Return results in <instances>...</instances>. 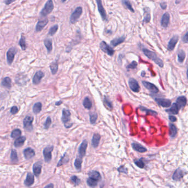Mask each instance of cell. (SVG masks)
<instances>
[{
	"label": "cell",
	"mask_w": 188,
	"mask_h": 188,
	"mask_svg": "<svg viewBox=\"0 0 188 188\" xmlns=\"http://www.w3.org/2000/svg\"><path fill=\"white\" fill-rule=\"evenodd\" d=\"M83 9L82 7H77L71 15L70 22L71 24H75L77 22L79 18L82 15Z\"/></svg>",
	"instance_id": "cell-4"
},
{
	"label": "cell",
	"mask_w": 188,
	"mask_h": 188,
	"mask_svg": "<svg viewBox=\"0 0 188 188\" xmlns=\"http://www.w3.org/2000/svg\"><path fill=\"white\" fill-rule=\"evenodd\" d=\"M100 48L104 52L106 53L108 55L112 56L114 53V50L108 44H107L105 41H103L99 45Z\"/></svg>",
	"instance_id": "cell-7"
},
{
	"label": "cell",
	"mask_w": 188,
	"mask_h": 188,
	"mask_svg": "<svg viewBox=\"0 0 188 188\" xmlns=\"http://www.w3.org/2000/svg\"><path fill=\"white\" fill-rule=\"evenodd\" d=\"M89 118H90L91 124H94L95 123L97 120L98 118V115L96 113H89Z\"/></svg>",
	"instance_id": "cell-47"
},
{
	"label": "cell",
	"mask_w": 188,
	"mask_h": 188,
	"mask_svg": "<svg viewBox=\"0 0 188 188\" xmlns=\"http://www.w3.org/2000/svg\"><path fill=\"white\" fill-rule=\"evenodd\" d=\"M169 120H171V122H175L177 120V118L173 116H169Z\"/></svg>",
	"instance_id": "cell-57"
},
{
	"label": "cell",
	"mask_w": 188,
	"mask_h": 188,
	"mask_svg": "<svg viewBox=\"0 0 188 188\" xmlns=\"http://www.w3.org/2000/svg\"><path fill=\"white\" fill-rule=\"evenodd\" d=\"M18 45L20 46V47L22 50H24V51L25 50V49L27 48V46H26V42H25V38L24 37L23 35L21 36V38L20 39L19 43H18Z\"/></svg>",
	"instance_id": "cell-39"
},
{
	"label": "cell",
	"mask_w": 188,
	"mask_h": 188,
	"mask_svg": "<svg viewBox=\"0 0 188 188\" xmlns=\"http://www.w3.org/2000/svg\"><path fill=\"white\" fill-rule=\"evenodd\" d=\"M125 37L124 36L121 37L120 38H115L110 41V44L114 47H116L117 46L123 43L125 41Z\"/></svg>",
	"instance_id": "cell-26"
},
{
	"label": "cell",
	"mask_w": 188,
	"mask_h": 188,
	"mask_svg": "<svg viewBox=\"0 0 188 188\" xmlns=\"http://www.w3.org/2000/svg\"><path fill=\"white\" fill-rule=\"evenodd\" d=\"M144 19L143 20V22L146 23H149L151 19V15H150V12L149 8H145L144 9Z\"/></svg>",
	"instance_id": "cell-36"
},
{
	"label": "cell",
	"mask_w": 188,
	"mask_h": 188,
	"mask_svg": "<svg viewBox=\"0 0 188 188\" xmlns=\"http://www.w3.org/2000/svg\"><path fill=\"white\" fill-rule=\"evenodd\" d=\"M21 135V131L19 129H16L14 130H13L11 133V136L12 138H18L19 136Z\"/></svg>",
	"instance_id": "cell-44"
},
{
	"label": "cell",
	"mask_w": 188,
	"mask_h": 188,
	"mask_svg": "<svg viewBox=\"0 0 188 188\" xmlns=\"http://www.w3.org/2000/svg\"><path fill=\"white\" fill-rule=\"evenodd\" d=\"M137 66V63L136 61H133L131 62V63H130V64H129L126 68L127 69H135L136 68Z\"/></svg>",
	"instance_id": "cell-52"
},
{
	"label": "cell",
	"mask_w": 188,
	"mask_h": 188,
	"mask_svg": "<svg viewBox=\"0 0 188 188\" xmlns=\"http://www.w3.org/2000/svg\"><path fill=\"white\" fill-rule=\"evenodd\" d=\"M11 83H12L11 79L9 77H5L2 79L1 82V85L3 87L9 89L11 88Z\"/></svg>",
	"instance_id": "cell-29"
},
{
	"label": "cell",
	"mask_w": 188,
	"mask_h": 188,
	"mask_svg": "<svg viewBox=\"0 0 188 188\" xmlns=\"http://www.w3.org/2000/svg\"><path fill=\"white\" fill-rule=\"evenodd\" d=\"M182 40L184 43H188V31L184 35V37L182 38Z\"/></svg>",
	"instance_id": "cell-55"
},
{
	"label": "cell",
	"mask_w": 188,
	"mask_h": 188,
	"mask_svg": "<svg viewBox=\"0 0 188 188\" xmlns=\"http://www.w3.org/2000/svg\"><path fill=\"white\" fill-rule=\"evenodd\" d=\"M104 104L109 109L111 110L113 108V105H112L111 101L108 99V98H106V97L104 98Z\"/></svg>",
	"instance_id": "cell-50"
},
{
	"label": "cell",
	"mask_w": 188,
	"mask_h": 188,
	"mask_svg": "<svg viewBox=\"0 0 188 188\" xmlns=\"http://www.w3.org/2000/svg\"><path fill=\"white\" fill-rule=\"evenodd\" d=\"M26 140V138L25 136H21L17 138L14 143V146L16 147H19L23 145L24 143Z\"/></svg>",
	"instance_id": "cell-30"
},
{
	"label": "cell",
	"mask_w": 188,
	"mask_h": 188,
	"mask_svg": "<svg viewBox=\"0 0 188 188\" xmlns=\"http://www.w3.org/2000/svg\"><path fill=\"white\" fill-rule=\"evenodd\" d=\"M88 175L89 178H91L95 181H99L102 179L100 173L97 171H91L88 173Z\"/></svg>",
	"instance_id": "cell-31"
},
{
	"label": "cell",
	"mask_w": 188,
	"mask_h": 188,
	"mask_svg": "<svg viewBox=\"0 0 188 188\" xmlns=\"http://www.w3.org/2000/svg\"><path fill=\"white\" fill-rule=\"evenodd\" d=\"M54 7V6L53 0H48L43 8L40 12V16L41 17H45L49 15L53 11Z\"/></svg>",
	"instance_id": "cell-2"
},
{
	"label": "cell",
	"mask_w": 188,
	"mask_h": 188,
	"mask_svg": "<svg viewBox=\"0 0 188 188\" xmlns=\"http://www.w3.org/2000/svg\"><path fill=\"white\" fill-rule=\"evenodd\" d=\"M44 188H54V185L53 184H49L45 187Z\"/></svg>",
	"instance_id": "cell-59"
},
{
	"label": "cell",
	"mask_w": 188,
	"mask_h": 188,
	"mask_svg": "<svg viewBox=\"0 0 188 188\" xmlns=\"http://www.w3.org/2000/svg\"><path fill=\"white\" fill-rule=\"evenodd\" d=\"M41 108H42V104L38 102L35 103L33 107V111L34 114H38L40 113L41 111Z\"/></svg>",
	"instance_id": "cell-33"
},
{
	"label": "cell",
	"mask_w": 188,
	"mask_h": 188,
	"mask_svg": "<svg viewBox=\"0 0 188 188\" xmlns=\"http://www.w3.org/2000/svg\"><path fill=\"white\" fill-rule=\"evenodd\" d=\"M184 176V173L182 170L180 169H177L173 174L172 178L173 180L175 181H179Z\"/></svg>",
	"instance_id": "cell-22"
},
{
	"label": "cell",
	"mask_w": 188,
	"mask_h": 188,
	"mask_svg": "<svg viewBox=\"0 0 188 188\" xmlns=\"http://www.w3.org/2000/svg\"><path fill=\"white\" fill-rule=\"evenodd\" d=\"M185 52L183 50H180L178 53V60L179 62L180 63H183L184 62V60L185 58Z\"/></svg>",
	"instance_id": "cell-38"
},
{
	"label": "cell",
	"mask_w": 188,
	"mask_h": 188,
	"mask_svg": "<svg viewBox=\"0 0 188 188\" xmlns=\"http://www.w3.org/2000/svg\"><path fill=\"white\" fill-rule=\"evenodd\" d=\"M44 44L47 49V53H50L53 50V41L51 39L47 38L44 40Z\"/></svg>",
	"instance_id": "cell-24"
},
{
	"label": "cell",
	"mask_w": 188,
	"mask_h": 188,
	"mask_svg": "<svg viewBox=\"0 0 188 188\" xmlns=\"http://www.w3.org/2000/svg\"><path fill=\"white\" fill-rule=\"evenodd\" d=\"M140 109L141 111L145 112L148 114H151V115H153V116H156L157 114V113L156 111H152V110H149L146 108H145V107L141 106V107H140Z\"/></svg>",
	"instance_id": "cell-45"
},
{
	"label": "cell",
	"mask_w": 188,
	"mask_h": 188,
	"mask_svg": "<svg viewBox=\"0 0 188 188\" xmlns=\"http://www.w3.org/2000/svg\"><path fill=\"white\" fill-rule=\"evenodd\" d=\"M16 0H4V2L6 5H9L12 3L15 2Z\"/></svg>",
	"instance_id": "cell-56"
},
{
	"label": "cell",
	"mask_w": 188,
	"mask_h": 188,
	"mask_svg": "<svg viewBox=\"0 0 188 188\" xmlns=\"http://www.w3.org/2000/svg\"><path fill=\"white\" fill-rule=\"evenodd\" d=\"M34 120L33 117L31 116H27L23 120V127L25 130L27 132H31L33 129V127L32 125L33 122Z\"/></svg>",
	"instance_id": "cell-5"
},
{
	"label": "cell",
	"mask_w": 188,
	"mask_h": 188,
	"mask_svg": "<svg viewBox=\"0 0 188 188\" xmlns=\"http://www.w3.org/2000/svg\"><path fill=\"white\" fill-rule=\"evenodd\" d=\"M142 83L144 85V86L147 89H148L151 92L155 94V93H157L158 92V89L153 84L146 81H142Z\"/></svg>",
	"instance_id": "cell-13"
},
{
	"label": "cell",
	"mask_w": 188,
	"mask_h": 188,
	"mask_svg": "<svg viewBox=\"0 0 188 188\" xmlns=\"http://www.w3.org/2000/svg\"><path fill=\"white\" fill-rule=\"evenodd\" d=\"M160 6L163 9H165L167 8V3L165 2H162L160 4Z\"/></svg>",
	"instance_id": "cell-58"
},
{
	"label": "cell",
	"mask_w": 188,
	"mask_h": 188,
	"mask_svg": "<svg viewBox=\"0 0 188 188\" xmlns=\"http://www.w3.org/2000/svg\"><path fill=\"white\" fill-rule=\"evenodd\" d=\"M69 157L67 155L66 153H65L63 155V157H61V158L60 159V160L59 161L57 165V167H60L61 165H65V163H67L68 161H69Z\"/></svg>",
	"instance_id": "cell-34"
},
{
	"label": "cell",
	"mask_w": 188,
	"mask_h": 188,
	"mask_svg": "<svg viewBox=\"0 0 188 188\" xmlns=\"http://www.w3.org/2000/svg\"><path fill=\"white\" fill-rule=\"evenodd\" d=\"M118 171L119 172H121V173H127V169L123 165L120 166L119 168H118Z\"/></svg>",
	"instance_id": "cell-54"
},
{
	"label": "cell",
	"mask_w": 188,
	"mask_h": 188,
	"mask_svg": "<svg viewBox=\"0 0 188 188\" xmlns=\"http://www.w3.org/2000/svg\"><path fill=\"white\" fill-rule=\"evenodd\" d=\"M11 160L13 162H17L18 161L17 153L15 150H12L11 153Z\"/></svg>",
	"instance_id": "cell-43"
},
{
	"label": "cell",
	"mask_w": 188,
	"mask_h": 188,
	"mask_svg": "<svg viewBox=\"0 0 188 188\" xmlns=\"http://www.w3.org/2000/svg\"><path fill=\"white\" fill-rule=\"evenodd\" d=\"M87 183L88 185H89V187H92V188L95 187L97 185V181L94 180L91 178H89L87 180Z\"/></svg>",
	"instance_id": "cell-46"
},
{
	"label": "cell",
	"mask_w": 188,
	"mask_h": 188,
	"mask_svg": "<svg viewBox=\"0 0 188 188\" xmlns=\"http://www.w3.org/2000/svg\"><path fill=\"white\" fill-rule=\"evenodd\" d=\"M142 51L146 57H147L149 59L153 60L159 67L162 68L163 67L164 64L163 61L157 56L156 53L151 51L146 48H143L142 50Z\"/></svg>",
	"instance_id": "cell-1"
},
{
	"label": "cell",
	"mask_w": 188,
	"mask_h": 188,
	"mask_svg": "<svg viewBox=\"0 0 188 188\" xmlns=\"http://www.w3.org/2000/svg\"><path fill=\"white\" fill-rule=\"evenodd\" d=\"M50 68L52 74L55 75L58 70V64L56 62H53L50 65Z\"/></svg>",
	"instance_id": "cell-35"
},
{
	"label": "cell",
	"mask_w": 188,
	"mask_h": 188,
	"mask_svg": "<svg viewBox=\"0 0 188 188\" xmlns=\"http://www.w3.org/2000/svg\"><path fill=\"white\" fill-rule=\"evenodd\" d=\"M34 182V175H33V174H31V173H28L27 175L25 180L24 182V184L26 186L29 187L33 184Z\"/></svg>",
	"instance_id": "cell-21"
},
{
	"label": "cell",
	"mask_w": 188,
	"mask_h": 188,
	"mask_svg": "<svg viewBox=\"0 0 188 188\" xmlns=\"http://www.w3.org/2000/svg\"><path fill=\"white\" fill-rule=\"evenodd\" d=\"M23 154L24 157L27 159H29L33 158L35 156V153L33 149L31 147H28L24 150Z\"/></svg>",
	"instance_id": "cell-18"
},
{
	"label": "cell",
	"mask_w": 188,
	"mask_h": 188,
	"mask_svg": "<svg viewBox=\"0 0 188 188\" xmlns=\"http://www.w3.org/2000/svg\"><path fill=\"white\" fill-rule=\"evenodd\" d=\"M101 136L99 134H94L92 139V145L94 148H97L99 143Z\"/></svg>",
	"instance_id": "cell-23"
},
{
	"label": "cell",
	"mask_w": 188,
	"mask_h": 188,
	"mask_svg": "<svg viewBox=\"0 0 188 188\" xmlns=\"http://www.w3.org/2000/svg\"><path fill=\"white\" fill-rule=\"evenodd\" d=\"M17 52V50L16 47H13L8 49L7 52V62L9 65H11L12 63Z\"/></svg>",
	"instance_id": "cell-8"
},
{
	"label": "cell",
	"mask_w": 188,
	"mask_h": 188,
	"mask_svg": "<svg viewBox=\"0 0 188 188\" xmlns=\"http://www.w3.org/2000/svg\"><path fill=\"white\" fill-rule=\"evenodd\" d=\"M18 112V108L17 106H13L10 110V112L12 114H16Z\"/></svg>",
	"instance_id": "cell-53"
},
{
	"label": "cell",
	"mask_w": 188,
	"mask_h": 188,
	"mask_svg": "<svg viewBox=\"0 0 188 188\" xmlns=\"http://www.w3.org/2000/svg\"><path fill=\"white\" fill-rule=\"evenodd\" d=\"M71 181H72L76 185H79V184L80 183V179L76 175H73V176L71 177Z\"/></svg>",
	"instance_id": "cell-51"
},
{
	"label": "cell",
	"mask_w": 188,
	"mask_h": 188,
	"mask_svg": "<svg viewBox=\"0 0 188 188\" xmlns=\"http://www.w3.org/2000/svg\"><path fill=\"white\" fill-rule=\"evenodd\" d=\"M62 103H63V102H62V101H58V102H56V104H55V105H56V106L60 105H61V104H62Z\"/></svg>",
	"instance_id": "cell-60"
},
{
	"label": "cell",
	"mask_w": 188,
	"mask_h": 188,
	"mask_svg": "<svg viewBox=\"0 0 188 188\" xmlns=\"http://www.w3.org/2000/svg\"><path fill=\"white\" fill-rule=\"evenodd\" d=\"M44 76V73L42 71H41V70L38 71L35 74V75L33 78V84H34V85L39 84Z\"/></svg>",
	"instance_id": "cell-14"
},
{
	"label": "cell",
	"mask_w": 188,
	"mask_h": 188,
	"mask_svg": "<svg viewBox=\"0 0 188 188\" xmlns=\"http://www.w3.org/2000/svg\"><path fill=\"white\" fill-rule=\"evenodd\" d=\"M187 102V98L184 96H179L176 100V104H177V105L178 106V107L180 109L184 108L186 105Z\"/></svg>",
	"instance_id": "cell-19"
},
{
	"label": "cell",
	"mask_w": 188,
	"mask_h": 188,
	"mask_svg": "<svg viewBox=\"0 0 188 188\" xmlns=\"http://www.w3.org/2000/svg\"><path fill=\"white\" fill-rule=\"evenodd\" d=\"M83 105L86 109H88V110H90L92 107V103L91 101L90 100V99L88 97H86L85 98V99L83 100Z\"/></svg>",
	"instance_id": "cell-37"
},
{
	"label": "cell",
	"mask_w": 188,
	"mask_h": 188,
	"mask_svg": "<svg viewBox=\"0 0 188 188\" xmlns=\"http://www.w3.org/2000/svg\"><path fill=\"white\" fill-rule=\"evenodd\" d=\"M95 1L97 2L98 12L102 17L103 21H107V15L106 13V11L103 6L102 0H95Z\"/></svg>",
	"instance_id": "cell-9"
},
{
	"label": "cell",
	"mask_w": 188,
	"mask_h": 188,
	"mask_svg": "<svg viewBox=\"0 0 188 188\" xmlns=\"http://www.w3.org/2000/svg\"><path fill=\"white\" fill-rule=\"evenodd\" d=\"M61 120L65 127L70 128L72 126V123L71 122V112L70 110L63 109Z\"/></svg>",
	"instance_id": "cell-3"
},
{
	"label": "cell",
	"mask_w": 188,
	"mask_h": 188,
	"mask_svg": "<svg viewBox=\"0 0 188 188\" xmlns=\"http://www.w3.org/2000/svg\"><path fill=\"white\" fill-rule=\"evenodd\" d=\"M27 76L26 75H24L22 73L19 74L16 76V83L17 84L19 85V86H21V82H22L21 80H22L23 85H24V84H26L27 82Z\"/></svg>",
	"instance_id": "cell-28"
},
{
	"label": "cell",
	"mask_w": 188,
	"mask_h": 188,
	"mask_svg": "<svg viewBox=\"0 0 188 188\" xmlns=\"http://www.w3.org/2000/svg\"><path fill=\"white\" fill-rule=\"evenodd\" d=\"M169 128H170V131H169V136L171 138H174L177 134L178 130L177 128L174 126L173 124L170 123L169 124Z\"/></svg>",
	"instance_id": "cell-32"
},
{
	"label": "cell",
	"mask_w": 188,
	"mask_h": 188,
	"mask_svg": "<svg viewBox=\"0 0 188 188\" xmlns=\"http://www.w3.org/2000/svg\"><path fill=\"white\" fill-rule=\"evenodd\" d=\"M42 168L41 162H37L34 164L33 166V171L36 177H38L41 173Z\"/></svg>",
	"instance_id": "cell-16"
},
{
	"label": "cell",
	"mask_w": 188,
	"mask_h": 188,
	"mask_svg": "<svg viewBox=\"0 0 188 188\" xmlns=\"http://www.w3.org/2000/svg\"><path fill=\"white\" fill-rule=\"evenodd\" d=\"M122 3L127 9L130 10L131 12L133 13L135 12L133 8L132 7V5L128 0H122Z\"/></svg>",
	"instance_id": "cell-40"
},
{
	"label": "cell",
	"mask_w": 188,
	"mask_h": 188,
	"mask_svg": "<svg viewBox=\"0 0 188 188\" xmlns=\"http://www.w3.org/2000/svg\"><path fill=\"white\" fill-rule=\"evenodd\" d=\"M82 158L78 157L77 158H76V159H75L74 165H75L76 168L77 170H81V166H82Z\"/></svg>",
	"instance_id": "cell-41"
},
{
	"label": "cell",
	"mask_w": 188,
	"mask_h": 188,
	"mask_svg": "<svg viewBox=\"0 0 188 188\" xmlns=\"http://www.w3.org/2000/svg\"><path fill=\"white\" fill-rule=\"evenodd\" d=\"M155 101L158 105L163 107H169L171 105V101L169 99L163 98H155Z\"/></svg>",
	"instance_id": "cell-11"
},
{
	"label": "cell",
	"mask_w": 188,
	"mask_h": 188,
	"mask_svg": "<svg viewBox=\"0 0 188 188\" xmlns=\"http://www.w3.org/2000/svg\"><path fill=\"white\" fill-rule=\"evenodd\" d=\"M135 164L140 168H143L145 167V165L144 162L142 161V158L138 159L137 161H135Z\"/></svg>",
	"instance_id": "cell-48"
},
{
	"label": "cell",
	"mask_w": 188,
	"mask_h": 188,
	"mask_svg": "<svg viewBox=\"0 0 188 188\" xmlns=\"http://www.w3.org/2000/svg\"><path fill=\"white\" fill-rule=\"evenodd\" d=\"M51 124V119L50 117H47V120L44 124V128L45 129H48Z\"/></svg>",
	"instance_id": "cell-49"
},
{
	"label": "cell",
	"mask_w": 188,
	"mask_h": 188,
	"mask_svg": "<svg viewBox=\"0 0 188 188\" xmlns=\"http://www.w3.org/2000/svg\"><path fill=\"white\" fill-rule=\"evenodd\" d=\"M169 19H170V15H169L168 13H165L161 19V25L164 27V28H167L169 23Z\"/></svg>",
	"instance_id": "cell-20"
},
{
	"label": "cell",
	"mask_w": 188,
	"mask_h": 188,
	"mask_svg": "<svg viewBox=\"0 0 188 188\" xmlns=\"http://www.w3.org/2000/svg\"><path fill=\"white\" fill-rule=\"evenodd\" d=\"M179 110H180V108H179L177 104L176 103H174L172 106V107L169 109L166 110L165 111L168 113H172L173 114H177L178 113H179Z\"/></svg>",
	"instance_id": "cell-27"
},
{
	"label": "cell",
	"mask_w": 188,
	"mask_h": 188,
	"mask_svg": "<svg viewBox=\"0 0 188 188\" xmlns=\"http://www.w3.org/2000/svg\"><path fill=\"white\" fill-rule=\"evenodd\" d=\"M187 77H188V68L187 70Z\"/></svg>",
	"instance_id": "cell-62"
},
{
	"label": "cell",
	"mask_w": 188,
	"mask_h": 188,
	"mask_svg": "<svg viewBox=\"0 0 188 188\" xmlns=\"http://www.w3.org/2000/svg\"><path fill=\"white\" fill-rule=\"evenodd\" d=\"M61 2H62L64 3V2H66L67 0H61Z\"/></svg>",
	"instance_id": "cell-61"
},
{
	"label": "cell",
	"mask_w": 188,
	"mask_h": 188,
	"mask_svg": "<svg viewBox=\"0 0 188 188\" xmlns=\"http://www.w3.org/2000/svg\"><path fill=\"white\" fill-rule=\"evenodd\" d=\"M132 147L134 150L136 151L137 152L143 153L147 151V149L145 148L144 146H142L140 144L137 143H133Z\"/></svg>",
	"instance_id": "cell-25"
},
{
	"label": "cell",
	"mask_w": 188,
	"mask_h": 188,
	"mask_svg": "<svg viewBox=\"0 0 188 188\" xmlns=\"http://www.w3.org/2000/svg\"><path fill=\"white\" fill-rule=\"evenodd\" d=\"M54 150V146L52 145L47 146L43 150V156L45 161L46 162H49L51 159V152Z\"/></svg>",
	"instance_id": "cell-6"
},
{
	"label": "cell",
	"mask_w": 188,
	"mask_h": 188,
	"mask_svg": "<svg viewBox=\"0 0 188 188\" xmlns=\"http://www.w3.org/2000/svg\"><path fill=\"white\" fill-rule=\"evenodd\" d=\"M129 85L130 89L133 92H137L140 90V87L136 79L133 78H130L129 80Z\"/></svg>",
	"instance_id": "cell-10"
},
{
	"label": "cell",
	"mask_w": 188,
	"mask_h": 188,
	"mask_svg": "<svg viewBox=\"0 0 188 188\" xmlns=\"http://www.w3.org/2000/svg\"><path fill=\"white\" fill-rule=\"evenodd\" d=\"M58 28H59V25L57 24H55L54 25H53L50 28L49 31L48 32V35L50 36H53L57 32Z\"/></svg>",
	"instance_id": "cell-42"
},
{
	"label": "cell",
	"mask_w": 188,
	"mask_h": 188,
	"mask_svg": "<svg viewBox=\"0 0 188 188\" xmlns=\"http://www.w3.org/2000/svg\"><path fill=\"white\" fill-rule=\"evenodd\" d=\"M178 40H179V37L177 35H175V36H174L171 40L170 41H169L168 43V46H167V48H168V50L169 51H172L173 50V49L174 48L175 46L176 45V44H177L178 41Z\"/></svg>",
	"instance_id": "cell-17"
},
{
	"label": "cell",
	"mask_w": 188,
	"mask_h": 188,
	"mask_svg": "<svg viewBox=\"0 0 188 188\" xmlns=\"http://www.w3.org/2000/svg\"><path fill=\"white\" fill-rule=\"evenodd\" d=\"M88 146V142L86 140H84L82 143H81L79 149V157L81 158H83L86 152L87 147Z\"/></svg>",
	"instance_id": "cell-12"
},
{
	"label": "cell",
	"mask_w": 188,
	"mask_h": 188,
	"mask_svg": "<svg viewBox=\"0 0 188 188\" xmlns=\"http://www.w3.org/2000/svg\"><path fill=\"white\" fill-rule=\"evenodd\" d=\"M49 22V21L47 18L44 19L43 20H39L36 25L35 27V31L37 32H39L43 29V28L47 25Z\"/></svg>",
	"instance_id": "cell-15"
}]
</instances>
